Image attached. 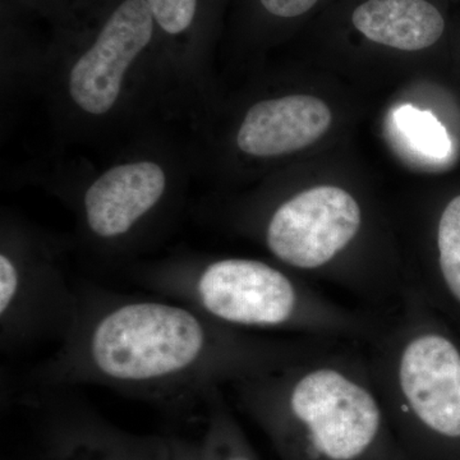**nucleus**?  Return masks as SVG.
I'll list each match as a JSON object with an SVG mask.
<instances>
[{
	"label": "nucleus",
	"mask_w": 460,
	"mask_h": 460,
	"mask_svg": "<svg viewBox=\"0 0 460 460\" xmlns=\"http://www.w3.org/2000/svg\"><path fill=\"white\" fill-rule=\"evenodd\" d=\"M96 2V22L72 66L68 89L81 111L102 115L113 109L127 72L150 47L157 30L146 0Z\"/></svg>",
	"instance_id": "nucleus-6"
},
{
	"label": "nucleus",
	"mask_w": 460,
	"mask_h": 460,
	"mask_svg": "<svg viewBox=\"0 0 460 460\" xmlns=\"http://www.w3.org/2000/svg\"><path fill=\"white\" fill-rule=\"evenodd\" d=\"M144 287L230 328L259 334L366 344L385 316V310L339 304L295 272L242 257L168 266L145 274Z\"/></svg>",
	"instance_id": "nucleus-4"
},
{
	"label": "nucleus",
	"mask_w": 460,
	"mask_h": 460,
	"mask_svg": "<svg viewBox=\"0 0 460 460\" xmlns=\"http://www.w3.org/2000/svg\"><path fill=\"white\" fill-rule=\"evenodd\" d=\"M77 305V287L49 261L0 253V338L17 348L42 338L65 337Z\"/></svg>",
	"instance_id": "nucleus-7"
},
{
	"label": "nucleus",
	"mask_w": 460,
	"mask_h": 460,
	"mask_svg": "<svg viewBox=\"0 0 460 460\" xmlns=\"http://www.w3.org/2000/svg\"><path fill=\"white\" fill-rule=\"evenodd\" d=\"M394 119L396 127L420 153L435 159H444L449 155L452 141L443 124L431 111L402 105L396 109Z\"/></svg>",
	"instance_id": "nucleus-11"
},
{
	"label": "nucleus",
	"mask_w": 460,
	"mask_h": 460,
	"mask_svg": "<svg viewBox=\"0 0 460 460\" xmlns=\"http://www.w3.org/2000/svg\"><path fill=\"white\" fill-rule=\"evenodd\" d=\"M363 345L343 341L229 389L270 429L288 460H410Z\"/></svg>",
	"instance_id": "nucleus-2"
},
{
	"label": "nucleus",
	"mask_w": 460,
	"mask_h": 460,
	"mask_svg": "<svg viewBox=\"0 0 460 460\" xmlns=\"http://www.w3.org/2000/svg\"><path fill=\"white\" fill-rule=\"evenodd\" d=\"M260 14L274 22L301 20L319 7L323 0H253Z\"/></svg>",
	"instance_id": "nucleus-13"
},
{
	"label": "nucleus",
	"mask_w": 460,
	"mask_h": 460,
	"mask_svg": "<svg viewBox=\"0 0 460 460\" xmlns=\"http://www.w3.org/2000/svg\"><path fill=\"white\" fill-rule=\"evenodd\" d=\"M341 343L242 332L155 295L77 287V305L39 386H104L154 401L205 399L214 389L277 370Z\"/></svg>",
	"instance_id": "nucleus-1"
},
{
	"label": "nucleus",
	"mask_w": 460,
	"mask_h": 460,
	"mask_svg": "<svg viewBox=\"0 0 460 460\" xmlns=\"http://www.w3.org/2000/svg\"><path fill=\"white\" fill-rule=\"evenodd\" d=\"M36 5L47 9V11L65 12L68 11V0H30Z\"/></svg>",
	"instance_id": "nucleus-14"
},
{
	"label": "nucleus",
	"mask_w": 460,
	"mask_h": 460,
	"mask_svg": "<svg viewBox=\"0 0 460 460\" xmlns=\"http://www.w3.org/2000/svg\"><path fill=\"white\" fill-rule=\"evenodd\" d=\"M349 23L365 40L399 51L434 47L447 30V21L431 0H358Z\"/></svg>",
	"instance_id": "nucleus-10"
},
{
	"label": "nucleus",
	"mask_w": 460,
	"mask_h": 460,
	"mask_svg": "<svg viewBox=\"0 0 460 460\" xmlns=\"http://www.w3.org/2000/svg\"><path fill=\"white\" fill-rule=\"evenodd\" d=\"M366 354L410 460H460V332L407 286Z\"/></svg>",
	"instance_id": "nucleus-3"
},
{
	"label": "nucleus",
	"mask_w": 460,
	"mask_h": 460,
	"mask_svg": "<svg viewBox=\"0 0 460 460\" xmlns=\"http://www.w3.org/2000/svg\"><path fill=\"white\" fill-rule=\"evenodd\" d=\"M366 214L349 190L321 184L281 201L263 226V243L290 270L338 284L370 308L385 310L376 287L356 261Z\"/></svg>",
	"instance_id": "nucleus-5"
},
{
	"label": "nucleus",
	"mask_w": 460,
	"mask_h": 460,
	"mask_svg": "<svg viewBox=\"0 0 460 460\" xmlns=\"http://www.w3.org/2000/svg\"><path fill=\"white\" fill-rule=\"evenodd\" d=\"M165 172L154 162L113 166L87 189L84 214L87 229L100 241L126 237L164 198Z\"/></svg>",
	"instance_id": "nucleus-8"
},
{
	"label": "nucleus",
	"mask_w": 460,
	"mask_h": 460,
	"mask_svg": "<svg viewBox=\"0 0 460 460\" xmlns=\"http://www.w3.org/2000/svg\"><path fill=\"white\" fill-rule=\"evenodd\" d=\"M208 2L213 0H146L157 32L172 40L201 31Z\"/></svg>",
	"instance_id": "nucleus-12"
},
{
	"label": "nucleus",
	"mask_w": 460,
	"mask_h": 460,
	"mask_svg": "<svg viewBox=\"0 0 460 460\" xmlns=\"http://www.w3.org/2000/svg\"><path fill=\"white\" fill-rule=\"evenodd\" d=\"M332 123V111L316 96L263 100L247 111L239 127L237 145L251 156L288 155L320 140Z\"/></svg>",
	"instance_id": "nucleus-9"
}]
</instances>
